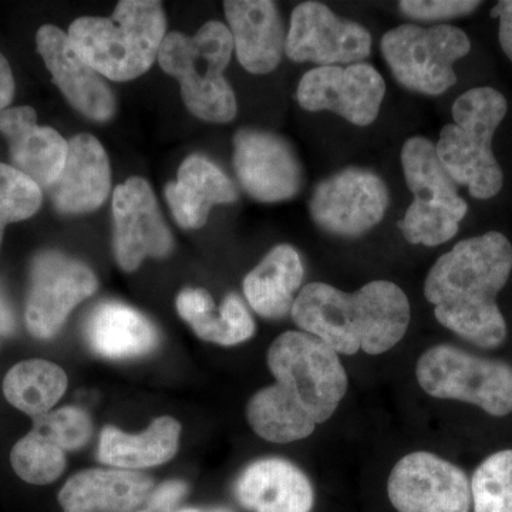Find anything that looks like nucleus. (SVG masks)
I'll return each mask as SVG.
<instances>
[{
	"label": "nucleus",
	"instance_id": "obj_1",
	"mask_svg": "<svg viewBox=\"0 0 512 512\" xmlns=\"http://www.w3.org/2000/svg\"><path fill=\"white\" fill-rule=\"evenodd\" d=\"M276 383L249 400L247 419L261 439L286 444L306 439L338 410L349 380L338 353L305 332H285L268 352Z\"/></svg>",
	"mask_w": 512,
	"mask_h": 512
},
{
	"label": "nucleus",
	"instance_id": "obj_2",
	"mask_svg": "<svg viewBox=\"0 0 512 512\" xmlns=\"http://www.w3.org/2000/svg\"><path fill=\"white\" fill-rule=\"evenodd\" d=\"M511 271V242L501 232H487L458 242L437 259L424 296L444 328L481 348H497L507 338L497 296Z\"/></svg>",
	"mask_w": 512,
	"mask_h": 512
},
{
	"label": "nucleus",
	"instance_id": "obj_3",
	"mask_svg": "<svg viewBox=\"0 0 512 512\" xmlns=\"http://www.w3.org/2000/svg\"><path fill=\"white\" fill-rule=\"evenodd\" d=\"M291 315L302 332L346 356L389 352L412 319L406 293L389 281H372L353 293L312 282L296 296Z\"/></svg>",
	"mask_w": 512,
	"mask_h": 512
},
{
	"label": "nucleus",
	"instance_id": "obj_4",
	"mask_svg": "<svg viewBox=\"0 0 512 512\" xmlns=\"http://www.w3.org/2000/svg\"><path fill=\"white\" fill-rule=\"evenodd\" d=\"M167 29L161 2L121 0L109 18H79L67 36L76 52L100 76L128 82L158 59Z\"/></svg>",
	"mask_w": 512,
	"mask_h": 512
},
{
	"label": "nucleus",
	"instance_id": "obj_5",
	"mask_svg": "<svg viewBox=\"0 0 512 512\" xmlns=\"http://www.w3.org/2000/svg\"><path fill=\"white\" fill-rule=\"evenodd\" d=\"M507 110V100L498 90L474 87L454 101V123L441 128L436 144L441 163L477 200H490L503 188V170L491 146Z\"/></svg>",
	"mask_w": 512,
	"mask_h": 512
},
{
	"label": "nucleus",
	"instance_id": "obj_6",
	"mask_svg": "<svg viewBox=\"0 0 512 512\" xmlns=\"http://www.w3.org/2000/svg\"><path fill=\"white\" fill-rule=\"evenodd\" d=\"M232 52L231 32L218 20L205 23L192 37L165 35L158 63L180 82L185 106L198 119L222 124L237 116V99L224 76Z\"/></svg>",
	"mask_w": 512,
	"mask_h": 512
},
{
	"label": "nucleus",
	"instance_id": "obj_7",
	"mask_svg": "<svg viewBox=\"0 0 512 512\" xmlns=\"http://www.w3.org/2000/svg\"><path fill=\"white\" fill-rule=\"evenodd\" d=\"M380 49L394 79L403 87L440 96L457 83L454 64L470 53L471 42L456 26L402 25L384 33Z\"/></svg>",
	"mask_w": 512,
	"mask_h": 512
},
{
	"label": "nucleus",
	"instance_id": "obj_8",
	"mask_svg": "<svg viewBox=\"0 0 512 512\" xmlns=\"http://www.w3.org/2000/svg\"><path fill=\"white\" fill-rule=\"evenodd\" d=\"M416 376L421 389L436 399L474 404L495 417L512 413V367L507 363L437 345L421 355Z\"/></svg>",
	"mask_w": 512,
	"mask_h": 512
},
{
	"label": "nucleus",
	"instance_id": "obj_9",
	"mask_svg": "<svg viewBox=\"0 0 512 512\" xmlns=\"http://www.w3.org/2000/svg\"><path fill=\"white\" fill-rule=\"evenodd\" d=\"M389 204V188L379 175L366 168L349 167L316 185L309 211L322 231L357 238L382 222Z\"/></svg>",
	"mask_w": 512,
	"mask_h": 512
},
{
	"label": "nucleus",
	"instance_id": "obj_10",
	"mask_svg": "<svg viewBox=\"0 0 512 512\" xmlns=\"http://www.w3.org/2000/svg\"><path fill=\"white\" fill-rule=\"evenodd\" d=\"M97 278L89 266L57 251L40 252L30 269L26 325L37 339H50L70 312L92 296Z\"/></svg>",
	"mask_w": 512,
	"mask_h": 512
},
{
	"label": "nucleus",
	"instance_id": "obj_11",
	"mask_svg": "<svg viewBox=\"0 0 512 512\" xmlns=\"http://www.w3.org/2000/svg\"><path fill=\"white\" fill-rule=\"evenodd\" d=\"M372 35L365 26L339 18L319 2H303L292 10L285 53L296 63L318 67L349 66L370 56Z\"/></svg>",
	"mask_w": 512,
	"mask_h": 512
},
{
	"label": "nucleus",
	"instance_id": "obj_12",
	"mask_svg": "<svg viewBox=\"0 0 512 512\" xmlns=\"http://www.w3.org/2000/svg\"><path fill=\"white\" fill-rule=\"evenodd\" d=\"M387 494L399 512H470L473 503L467 474L427 451L407 454L394 466Z\"/></svg>",
	"mask_w": 512,
	"mask_h": 512
},
{
	"label": "nucleus",
	"instance_id": "obj_13",
	"mask_svg": "<svg viewBox=\"0 0 512 512\" xmlns=\"http://www.w3.org/2000/svg\"><path fill=\"white\" fill-rule=\"evenodd\" d=\"M386 83L367 63L315 67L303 74L296 99L308 111H330L355 126L366 127L379 116Z\"/></svg>",
	"mask_w": 512,
	"mask_h": 512
},
{
	"label": "nucleus",
	"instance_id": "obj_14",
	"mask_svg": "<svg viewBox=\"0 0 512 512\" xmlns=\"http://www.w3.org/2000/svg\"><path fill=\"white\" fill-rule=\"evenodd\" d=\"M235 173L259 202L288 201L299 194L303 168L291 144L269 131L244 128L234 137Z\"/></svg>",
	"mask_w": 512,
	"mask_h": 512
},
{
	"label": "nucleus",
	"instance_id": "obj_15",
	"mask_svg": "<svg viewBox=\"0 0 512 512\" xmlns=\"http://www.w3.org/2000/svg\"><path fill=\"white\" fill-rule=\"evenodd\" d=\"M113 220L114 255L124 271H136L148 256L164 258L173 251V235L143 178H128L114 190Z\"/></svg>",
	"mask_w": 512,
	"mask_h": 512
},
{
	"label": "nucleus",
	"instance_id": "obj_16",
	"mask_svg": "<svg viewBox=\"0 0 512 512\" xmlns=\"http://www.w3.org/2000/svg\"><path fill=\"white\" fill-rule=\"evenodd\" d=\"M37 50L70 104L87 119L107 121L116 110L113 92L96 70L76 52L69 36L56 26L37 30Z\"/></svg>",
	"mask_w": 512,
	"mask_h": 512
},
{
	"label": "nucleus",
	"instance_id": "obj_17",
	"mask_svg": "<svg viewBox=\"0 0 512 512\" xmlns=\"http://www.w3.org/2000/svg\"><path fill=\"white\" fill-rule=\"evenodd\" d=\"M110 188L109 157L100 141L90 134L74 136L62 173L47 188L56 210L67 215L96 211L109 197Z\"/></svg>",
	"mask_w": 512,
	"mask_h": 512
},
{
	"label": "nucleus",
	"instance_id": "obj_18",
	"mask_svg": "<svg viewBox=\"0 0 512 512\" xmlns=\"http://www.w3.org/2000/svg\"><path fill=\"white\" fill-rule=\"evenodd\" d=\"M0 133L9 144L12 167L40 188H49L62 173L69 141L56 130L40 127L32 107L0 110Z\"/></svg>",
	"mask_w": 512,
	"mask_h": 512
},
{
	"label": "nucleus",
	"instance_id": "obj_19",
	"mask_svg": "<svg viewBox=\"0 0 512 512\" xmlns=\"http://www.w3.org/2000/svg\"><path fill=\"white\" fill-rule=\"evenodd\" d=\"M238 62L252 74L274 72L285 53L286 33L279 10L269 0L224 3Z\"/></svg>",
	"mask_w": 512,
	"mask_h": 512
},
{
	"label": "nucleus",
	"instance_id": "obj_20",
	"mask_svg": "<svg viewBox=\"0 0 512 512\" xmlns=\"http://www.w3.org/2000/svg\"><path fill=\"white\" fill-rule=\"evenodd\" d=\"M235 495L254 512H311L315 500L309 478L284 458L249 464L235 483Z\"/></svg>",
	"mask_w": 512,
	"mask_h": 512
},
{
	"label": "nucleus",
	"instance_id": "obj_21",
	"mask_svg": "<svg viewBox=\"0 0 512 512\" xmlns=\"http://www.w3.org/2000/svg\"><path fill=\"white\" fill-rule=\"evenodd\" d=\"M150 477L120 468L74 474L59 493L63 512H133L153 493Z\"/></svg>",
	"mask_w": 512,
	"mask_h": 512
},
{
	"label": "nucleus",
	"instance_id": "obj_22",
	"mask_svg": "<svg viewBox=\"0 0 512 512\" xmlns=\"http://www.w3.org/2000/svg\"><path fill=\"white\" fill-rule=\"evenodd\" d=\"M165 198L178 225L197 229L207 224L212 207L237 201L238 191L217 164L191 156L181 164L177 181L165 187Z\"/></svg>",
	"mask_w": 512,
	"mask_h": 512
},
{
	"label": "nucleus",
	"instance_id": "obj_23",
	"mask_svg": "<svg viewBox=\"0 0 512 512\" xmlns=\"http://www.w3.org/2000/svg\"><path fill=\"white\" fill-rule=\"evenodd\" d=\"M86 339L94 353L114 360L148 355L160 342L156 326L120 302H104L94 309L87 320Z\"/></svg>",
	"mask_w": 512,
	"mask_h": 512
},
{
	"label": "nucleus",
	"instance_id": "obj_24",
	"mask_svg": "<svg viewBox=\"0 0 512 512\" xmlns=\"http://www.w3.org/2000/svg\"><path fill=\"white\" fill-rule=\"evenodd\" d=\"M303 275L305 269L298 251L291 245H278L245 276V298L262 318H285L292 313Z\"/></svg>",
	"mask_w": 512,
	"mask_h": 512
},
{
	"label": "nucleus",
	"instance_id": "obj_25",
	"mask_svg": "<svg viewBox=\"0 0 512 512\" xmlns=\"http://www.w3.org/2000/svg\"><path fill=\"white\" fill-rule=\"evenodd\" d=\"M181 426L173 417H160L140 434L107 426L100 436L99 458L107 466L137 470L161 466L177 454Z\"/></svg>",
	"mask_w": 512,
	"mask_h": 512
},
{
	"label": "nucleus",
	"instance_id": "obj_26",
	"mask_svg": "<svg viewBox=\"0 0 512 512\" xmlns=\"http://www.w3.org/2000/svg\"><path fill=\"white\" fill-rule=\"evenodd\" d=\"M177 311L198 338L217 345H239L255 332L254 319L234 293L224 299L220 308H215L205 289H184L177 298Z\"/></svg>",
	"mask_w": 512,
	"mask_h": 512
},
{
	"label": "nucleus",
	"instance_id": "obj_27",
	"mask_svg": "<svg viewBox=\"0 0 512 512\" xmlns=\"http://www.w3.org/2000/svg\"><path fill=\"white\" fill-rule=\"evenodd\" d=\"M402 165L414 201L439 205L466 217L467 202L458 195L456 181L441 163L436 144L429 138H409L402 148Z\"/></svg>",
	"mask_w": 512,
	"mask_h": 512
},
{
	"label": "nucleus",
	"instance_id": "obj_28",
	"mask_svg": "<svg viewBox=\"0 0 512 512\" xmlns=\"http://www.w3.org/2000/svg\"><path fill=\"white\" fill-rule=\"evenodd\" d=\"M66 389L67 376L62 367L42 359L18 363L3 380L6 400L33 419L52 412Z\"/></svg>",
	"mask_w": 512,
	"mask_h": 512
},
{
	"label": "nucleus",
	"instance_id": "obj_29",
	"mask_svg": "<svg viewBox=\"0 0 512 512\" xmlns=\"http://www.w3.org/2000/svg\"><path fill=\"white\" fill-rule=\"evenodd\" d=\"M10 463L26 483L46 485L62 476L66 456L62 448L32 430L12 448Z\"/></svg>",
	"mask_w": 512,
	"mask_h": 512
},
{
	"label": "nucleus",
	"instance_id": "obj_30",
	"mask_svg": "<svg viewBox=\"0 0 512 512\" xmlns=\"http://www.w3.org/2000/svg\"><path fill=\"white\" fill-rule=\"evenodd\" d=\"M470 484L474 512H512V450L485 458Z\"/></svg>",
	"mask_w": 512,
	"mask_h": 512
},
{
	"label": "nucleus",
	"instance_id": "obj_31",
	"mask_svg": "<svg viewBox=\"0 0 512 512\" xmlns=\"http://www.w3.org/2000/svg\"><path fill=\"white\" fill-rule=\"evenodd\" d=\"M463 218V215L439 205L413 200L397 227L410 244L439 247L456 237Z\"/></svg>",
	"mask_w": 512,
	"mask_h": 512
},
{
	"label": "nucleus",
	"instance_id": "obj_32",
	"mask_svg": "<svg viewBox=\"0 0 512 512\" xmlns=\"http://www.w3.org/2000/svg\"><path fill=\"white\" fill-rule=\"evenodd\" d=\"M42 188L12 165L0 163V244L9 224L28 220L42 205Z\"/></svg>",
	"mask_w": 512,
	"mask_h": 512
},
{
	"label": "nucleus",
	"instance_id": "obj_33",
	"mask_svg": "<svg viewBox=\"0 0 512 512\" xmlns=\"http://www.w3.org/2000/svg\"><path fill=\"white\" fill-rule=\"evenodd\" d=\"M63 451L82 448L93 433L89 414L79 407H63L33 419V429Z\"/></svg>",
	"mask_w": 512,
	"mask_h": 512
},
{
	"label": "nucleus",
	"instance_id": "obj_34",
	"mask_svg": "<svg viewBox=\"0 0 512 512\" xmlns=\"http://www.w3.org/2000/svg\"><path fill=\"white\" fill-rule=\"evenodd\" d=\"M480 5L477 0H402L399 9L406 18L417 22H443L470 15Z\"/></svg>",
	"mask_w": 512,
	"mask_h": 512
},
{
	"label": "nucleus",
	"instance_id": "obj_35",
	"mask_svg": "<svg viewBox=\"0 0 512 512\" xmlns=\"http://www.w3.org/2000/svg\"><path fill=\"white\" fill-rule=\"evenodd\" d=\"M185 493H187V485L183 481H167L150 494L146 510L148 512H171Z\"/></svg>",
	"mask_w": 512,
	"mask_h": 512
},
{
	"label": "nucleus",
	"instance_id": "obj_36",
	"mask_svg": "<svg viewBox=\"0 0 512 512\" xmlns=\"http://www.w3.org/2000/svg\"><path fill=\"white\" fill-rule=\"evenodd\" d=\"M491 15L500 22V45L503 47L505 56L512 62V0H503L498 2L497 6L491 10Z\"/></svg>",
	"mask_w": 512,
	"mask_h": 512
},
{
	"label": "nucleus",
	"instance_id": "obj_37",
	"mask_svg": "<svg viewBox=\"0 0 512 512\" xmlns=\"http://www.w3.org/2000/svg\"><path fill=\"white\" fill-rule=\"evenodd\" d=\"M15 96V79L6 57L0 53V110L8 109Z\"/></svg>",
	"mask_w": 512,
	"mask_h": 512
},
{
	"label": "nucleus",
	"instance_id": "obj_38",
	"mask_svg": "<svg viewBox=\"0 0 512 512\" xmlns=\"http://www.w3.org/2000/svg\"><path fill=\"white\" fill-rule=\"evenodd\" d=\"M13 330H15V318L9 306L6 305L5 299L0 295V333L10 335Z\"/></svg>",
	"mask_w": 512,
	"mask_h": 512
},
{
	"label": "nucleus",
	"instance_id": "obj_39",
	"mask_svg": "<svg viewBox=\"0 0 512 512\" xmlns=\"http://www.w3.org/2000/svg\"><path fill=\"white\" fill-rule=\"evenodd\" d=\"M181 512H228V511L220 510V508H215V510H184Z\"/></svg>",
	"mask_w": 512,
	"mask_h": 512
},
{
	"label": "nucleus",
	"instance_id": "obj_40",
	"mask_svg": "<svg viewBox=\"0 0 512 512\" xmlns=\"http://www.w3.org/2000/svg\"><path fill=\"white\" fill-rule=\"evenodd\" d=\"M138 512H148L147 510H143V511H138Z\"/></svg>",
	"mask_w": 512,
	"mask_h": 512
}]
</instances>
